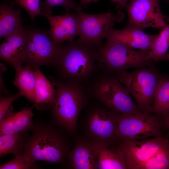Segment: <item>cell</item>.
<instances>
[{
    "mask_svg": "<svg viewBox=\"0 0 169 169\" xmlns=\"http://www.w3.org/2000/svg\"><path fill=\"white\" fill-rule=\"evenodd\" d=\"M98 0H80L79 5L84 8H86L87 6L90 3L98 2Z\"/></svg>",
    "mask_w": 169,
    "mask_h": 169,
    "instance_id": "4dcf8cb0",
    "label": "cell"
},
{
    "mask_svg": "<svg viewBox=\"0 0 169 169\" xmlns=\"http://www.w3.org/2000/svg\"><path fill=\"white\" fill-rule=\"evenodd\" d=\"M35 74L36 83L33 105L38 110H47L51 107L55 100V85L44 76L39 68L35 69Z\"/></svg>",
    "mask_w": 169,
    "mask_h": 169,
    "instance_id": "ac0fdd59",
    "label": "cell"
},
{
    "mask_svg": "<svg viewBox=\"0 0 169 169\" xmlns=\"http://www.w3.org/2000/svg\"><path fill=\"white\" fill-rule=\"evenodd\" d=\"M84 109L82 137L94 146H110L118 141L116 112L92 98Z\"/></svg>",
    "mask_w": 169,
    "mask_h": 169,
    "instance_id": "5b68a950",
    "label": "cell"
},
{
    "mask_svg": "<svg viewBox=\"0 0 169 169\" xmlns=\"http://www.w3.org/2000/svg\"><path fill=\"white\" fill-rule=\"evenodd\" d=\"M116 148L128 169H139L142 165L169 146L168 139L159 136L144 141H118Z\"/></svg>",
    "mask_w": 169,
    "mask_h": 169,
    "instance_id": "8fae6325",
    "label": "cell"
},
{
    "mask_svg": "<svg viewBox=\"0 0 169 169\" xmlns=\"http://www.w3.org/2000/svg\"><path fill=\"white\" fill-rule=\"evenodd\" d=\"M165 59L169 60V53L166 54L165 58Z\"/></svg>",
    "mask_w": 169,
    "mask_h": 169,
    "instance_id": "d6a6232c",
    "label": "cell"
},
{
    "mask_svg": "<svg viewBox=\"0 0 169 169\" xmlns=\"http://www.w3.org/2000/svg\"><path fill=\"white\" fill-rule=\"evenodd\" d=\"M31 131L24 147V155L35 162H65L73 145L71 136L51 121L41 118L35 120Z\"/></svg>",
    "mask_w": 169,
    "mask_h": 169,
    "instance_id": "7a4b0ae2",
    "label": "cell"
},
{
    "mask_svg": "<svg viewBox=\"0 0 169 169\" xmlns=\"http://www.w3.org/2000/svg\"><path fill=\"white\" fill-rule=\"evenodd\" d=\"M38 168L35 162L23 154L15 156L12 160L0 166V169H33Z\"/></svg>",
    "mask_w": 169,
    "mask_h": 169,
    "instance_id": "4316f807",
    "label": "cell"
},
{
    "mask_svg": "<svg viewBox=\"0 0 169 169\" xmlns=\"http://www.w3.org/2000/svg\"><path fill=\"white\" fill-rule=\"evenodd\" d=\"M40 6L43 15L45 17L51 15L52 9L56 6L63 7L66 13H69L72 9L77 13L82 11L84 8L79 4H77L75 0H45L40 2Z\"/></svg>",
    "mask_w": 169,
    "mask_h": 169,
    "instance_id": "d4e9b609",
    "label": "cell"
},
{
    "mask_svg": "<svg viewBox=\"0 0 169 169\" xmlns=\"http://www.w3.org/2000/svg\"><path fill=\"white\" fill-rule=\"evenodd\" d=\"M72 148L67 154L68 168L72 169H93L98 168L94 146L78 135Z\"/></svg>",
    "mask_w": 169,
    "mask_h": 169,
    "instance_id": "4fadbf2b",
    "label": "cell"
},
{
    "mask_svg": "<svg viewBox=\"0 0 169 169\" xmlns=\"http://www.w3.org/2000/svg\"><path fill=\"white\" fill-rule=\"evenodd\" d=\"M50 78L54 83L56 92L50 108L51 121L75 138L78 135L79 115L91 98L83 85L65 83Z\"/></svg>",
    "mask_w": 169,
    "mask_h": 169,
    "instance_id": "3957f363",
    "label": "cell"
},
{
    "mask_svg": "<svg viewBox=\"0 0 169 169\" xmlns=\"http://www.w3.org/2000/svg\"><path fill=\"white\" fill-rule=\"evenodd\" d=\"M165 126L167 128L169 134V115L163 118Z\"/></svg>",
    "mask_w": 169,
    "mask_h": 169,
    "instance_id": "1f68e13d",
    "label": "cell"
},
{
    "mask_svg": "<svg viewBox=\"0 0 169 169\" xmlns=\"http://www.w3.org/2000/svg\"><path fill=\"white\" fill-rule=\"evenodd\" d=\"M157 35L147 34L142 30L125 27L121 30L112 29L106 38V40L119 42L130 48L149 52Z\"/></svg>",
    "mask_w": 169,
    "mask_h": 169,
    "instance_id": "2e32d148",
    "label": "cell"
},
{
    "mask_svg": "<svg viewBox=\"0 0 169 169\" xmlns=\"http://www.w3.org/2000/svg\"><path fill=\"white\" fill-rule=\"evenodd\" d=\"M46 17L50 25L49 33L55 43L72 41L75 36H79V23L76 14L69 13L62 15H50Z\"/></svg>",
    "mask_w": 169,
    "mask_h": 169,
    "instance_id": "5bb4252c",
    "label": "cell"
},
{
    "mask_svg": "<svg viewBox=\"0 0 169 169\" xmlns=\"http://www.w3.org/2000/svg\"><path fill=\"white\" fill-rule=\"evenodd\" d=\"M151 112L162 118L169 115V79L167 78H164L158 88Z\"/></svg>",
    "mask_w": 169,
    "mask_h": 169,
    "instance_id": "603a6c76",
    "label": "cell"
},
{
    "mask_svg": "<svg viewBox=\"0 0 169 169\" xmlns=\"http://www.w3.org/2000/svg\"><path fill=\"white\" fill-rule=\"evenodd\" d=\"M115 74V77L132 95L140 110L151 113L153 100L165 77L150 69H139L130 72L124 70Z\"/></svg>",
    "mask_w": 169,
    "mask_h": 169,
    "instance_id": "52a82bcc",
    "label": "cell"
},
{
    "mask_svg": "<svg viewBox=\"0 0 169 169\" xmlns=\"http://www.w3.org/2000/svg\"><path fill=\"white\" fill-rule=\"evenodd\" d=\"M139 169H169V146L142 165Z\"/></svg>",
    "mask_w": 169,
    "mask_h": 169,
    "instance_id": "484cf974",
    "label": "cell"
},
{
    "mask_svg": "<svg viewBox=\"0 0 169 169\" xmlns=\"http://www.w3.org/2000/svg\"><path fill=\"white\" fill-rule=\"evenodd\" d=\"M23 96L19 91L13 95L6 96H0V123L13 113L12 103L19 98Z\"/></svg>",
    "mask_w": 169,
    "mask_h": 169,
    "instance_id": "83f0119b",
    "label": "cell"
},
{
    "mask_svg": "<svg viewBox=\"0 0 169 169\" xmlns=\"http://www.w3.org/2000/svg\"><path fill=\"white\" fill-rule=\"evenodd\" d=\"M97 47L73 40L61 45L53 65L56 80L69 84L85 85L100 71Z\"/></svg>",
    "mask_w": 169,
    "mask_h": 169,
    "instance_id": "6da1fadb",
    "label": "cell"
},
{
    "mask_svg": "<svg viewBox=\"0 0 169 169\" xmlns=\"http://www.w3.org/2000/svg\"><path fill=\"white\" fill-rule=\"evenodd\" d=\"M161 30L148 53L149 57L156 61L165 59L169 47V24Z\"/></svg>",
    "mask_w": 169,
    "mask_h": 169,
    "instance_id": "cb8c5ba5",
    "label": "cell"
},
{
    "mask_svg": "<svg viewBox=\"0 0 169 169\" xmlns=\"http://www.w3.org/2000/svg\"><path fill=\"white\" fill-rule=\"evenodd\" d=\"M167 1H169V0H166Z\"/></svg>",
    "mask_w": 169,
    "mask_h": 169,
    "instance_id": "836d02e7",
    "label": "cell"
},
{
    "mask_svg": "<svg viewBox=\"0 0 169 169\" xmlns=\"http://www.w3.org/2000/svg\"><path fill=\"white\" fill-rule=\"evenodd\" d=\"M99 1L100 0H98ZM114 2H115L118 3V7L119 9L125 7L126 3L128 1H132L133 0H111Z\"/></svg>",
    "mask_w": 169,
    "mask_h": 169,
    "instance_id": "f546056e",
    "label": "cell"
},
{
    "mask_svg": "<svg viewBox=\"0 0 169 169\" xmlns=\"http://www.w3.org/2000/svg\"><path fill=\"white\" fill-rule=\"evenodd\" d=\"M97 50L100 70L110 74L129 68L145 66L152 60L148 52L135 50L116 41L106 40Z\"/></svg>",
    "mask_w": 169,
    "mask_h": 169,
    "instance_id": "8992f818",
    "label": "cell"
},
{
    "mask_svg": "<svg viewBox=\"0 0 169 169\" xmlns=\"http://www.w3.org/2000/svg\"><path fill=\"white\" fill-rule=\"evenodd\" d=\"M14 3L24 8L30 16L33 22L36 16L42 15L40 0H14Z\"/></svg>",
    "mask_w": 169,
    "mask_h": 169,
    "instance_id": "f1b7e54d",
    "label": "cell"
},
{
    "mask_svg": "<svg viewBox=\"0 0 169 169\" xmlns=\"http://www.w3.org/2000/svg\"><path fill=\"white\" fill-rule=\"evenodd\" d=\"M33 105L20 111L12 113L0 123V135L31 131L34 122L33 119Z\"/></svg>",
    "mask_w": 169,
    "mask_h": 169,
    "instance_id": "e0dca14e",
    "label": "cell"
},
{
    "mask_svg": "<svg viewBox=\"0 0 169 169\" xmlns=\"http://www.w3.org/2000/svg\"><path fill=\"white\" fill-rule=\"evenodd\" d=\"M16 75L13 84L28 100L34 103L35 89L36 83L35 70L30 65L22 64L14 68Z\"/></svg>",
    "mask_w": 169,
    "mask_h": 169,
    "instance_id": "ffe728a7",
    "label": "cell"
},
{
    "mask_svg": "<svg viewBox=\"0 0 169 169\" xmlns=\"http://www.w3.org/2000/svg\"><path fill=\"white\" fill-rule=\"evenodd\" d=\"M161 0H133L125 8L128 16L126 27L142 30L148 27L162 29L169 18L162 13Z\"/></svg>",
    "mask_w": 169,
    "mask_h": 169,
    "instance_id": "7c38bea8",
    "label": "cell"
},
{
    "mask_svg": "<svg viewBox=\"0 0 169 169\" xmlns=\"http://www.w3.org/2000/svg\"><path fill=\"white\" fill-rule=\"evenodd\" d=\"M116 113L118 141L162 136L165 125L163 118L157 115L141 111L127 115Z\"/></svg>",
    "mask_w": 169,
    "mask_h": 169,
    "instance_id": "ba28073f",
    "label": "cell"
},
{
    "mask_svg": "<svg viewBox=\"0 0 169 169\" xmlns=\"http://www.w3.org/2000/svg\"><path fill=\"white\" fill-rule=\"evenodd\" d=\"M11 0H5L0 5V38L22 28L20 8L15 9Z\"/></svg>",
    "mask_w": 169,
    "mask_h": 169,
    "instance_id": "d6986e66",
    "label": "cell"
},
{
    "mask_svg": "<svg viewBox=\"0 0 169 169\" xmlns=\"http://www.w3.org/2000/svg\"><path fill=\"white\" fill-rule=\"evenodd\" d=\"M120 83L115 77L100 71L84 86L91 98L119 114L127 115L141 111L129 91Z\"/></svg>",
    "mask_w": 169,
    "mask_h": 169,
    "instance_id": "277c9868",
    "label": "cell"
},
{
    "mask_svg": "<svg viewBox=\"0 0 169 169\" xmlns=\"http://www.w3.org/2000/svg\"><path fill=\"white\" fill-rule=\"evenodd\" d=\"M79 28L77 40L83 43L99 47L103 44L115 23L121 22L124 18L120 11L116 13L110 12L90 14L82 11L76 13Z\"/></svg>",
    "mask_w": 169,
    "mask_h": 169,
    "instance_id": "9c48e42d",
    "label": "cell"
},
{
    "mask_svg": "<svg viewBox=\"0 0 169 169\" xmlns=\"http://www.w3.org/2000/svg\"><path fill=\"white\" fill-rule=\"evenodd\" d=\"M29 131L0 135V157L8 154L14 156L22 155L29 135Z\"/></svg>",
    "mask_w": 169,
    "mask_h": 169,
    "instance_id": "44dd1931",
    "label": "cell"
},
{
    "mask_svg": "<svg viewBox=\"0 0 169 169\" xmlns=\"http://www.w3.org/2000/svg\"><path fill=\"white\" fill-rule=\"evenodd\" d=\"M94 147L99 168L127 169L122 155L116 148L112 149L110 146H94Z\"/></svg>",
    "mask_w": 169,
    "mask_h": 169,
    "instance_id": "7402d4cb",
    "label": "cell"
},
{
    "mask_svg": "<svg viewBox=\"0 0 169 169\" xmlns=\"http://www.w3.org/2000/svg\"><path fill=\"white\" fill-rule=\"evenodd\" d=\"M27 39V29L23 27L5 37L0 45V59L14 68L21 64Z\"/></svg>",
    "mask_w": 169,
    "mask_h": 169,
    "instance_id": "9a60e30c",
    "label": "cell"
},
{
    "mask_svg": "<svg viewBox=\"0 0 169 169\" xmlns=\"http://www.w3.org/2000/svg\"><path fill=\"white\" fill-rule=\"evenodd\" d=\"M27 29L28 39L23 63L35 70L42 65H53L61 44L54 42L48 32L35 28Z\"/></svg>",
    "mask_w": 169,
    "mask_h": 169,
    "instance_id": "30bf717a",
    "label": "cell"
}]
</instances>
